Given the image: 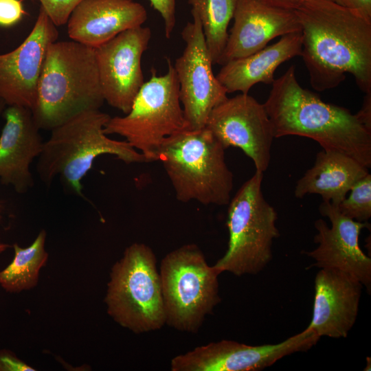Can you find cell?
<instances>
[{
	"mask_svg": "<svg viewBox=\"0 0 371 371\" xmlns=\"http://www.w3.org/2000/svg\"><path fill=\"white\" fill-rule=\"evenodd\" d=\"M294 12L312 87L335 88L348 73L361 91L371 93V19L332 0H303Z\"/></svg>",
	"mask_w": 371,
	"mask_h": 371,
	"instance_id": "obj_1",
	"label": "cell"
},
{
	"mask_svg": "<svg viewBox=\"0 0 371 371\" xmlns=\"http://www.w3.org/2000/svg\"><path fill=\"white\" fill-rule=\"evenodd\" d=\"M263 104L271 121L274 137H306L324 150L349 155L371 167V130L347 109L326 103L304 89L297 80L295 67L273 82Z\"/></svg>",
	"mask_w": 371,
	"mask_h": 371,
	"instance_id": "obj_2",
	"label": "cell"
},
{
	"mask_svg": "<svg viewBox=\"0 0 371 371\" xmlns=\"http://www.w3.org/2000/svg\"><path fill=\"white\" fill-rule=\"evenodd\" d=\"M104 102L94 48L73 40L50 44L31 110L39 129L51 131Z\"/></svg>",
	"mask_w": 371,
	"mask_h": 371,
	"instance_id": "obj_3",
	"label": "cell"
},
{
	"mask_svg": "<svg viewBox=\"0 0 371 371\" xmlns=\"http://www.w3.org/2000/svg\"><path fill=\"white\" fill-rule=\"evenodd\" d=\"M111 116L98 110L84 112L51 130L37 163L42 181L59 177L73 193L82 195V179L100 155H115L126 164L148 162L128 142L109 138L104 127Z\"/></svg>",
	"mask_w": 371,
	"mask_h": 371,
	"instance_id": "obj_4",
	"label": "cell"
},
{
	"mask_svg": "<svg viewBox=\"0 0 371 371\" xmlns=\"http://www.w3.org/2000/svg\"><path fill=\"white\" fill-rule=\"evenodd\" d=\"M225 150L205 127L188 128L166 138L155 161L161 163L178 201L225 205L233 189V175Z\"/></svg>",
	"mask_w": 371,
	"mask_h": 371,
	"instance_id": "obj_5",
	"label": "cell"
},
{
	"mask_svg": "<svg viewBox=\"0 0 371 371\" xmlns=\"http://www.w3.org/2000/svg\"><path fill=\"white\" fill-rule=\"evenodd\" d=\"M263 172L256 171L228 205L227 249L214 267L221 274L255 275L272 259L273 240L280 236L278 214L262 192Z\"/></svg>",
	"mask_w": 371,
	"mask_h": 371,
	"instance_id": "obj_6",
	"label": "cell"
},
{
	"mask_svg": "<svg viewBox=\"0 0 371 371\" xmlns=\"http://www.w3.org/2000/svg\"><path fill=\"white\" fill-rule=\"evenodd\" d=\"M105 303L108 314L135 333L166 324L159 272L150 247L135 243L126 248L111 269Z\"/></svg>",
	"mask_w": 371,
	"mask_h": 371,
	"instance_id": "obj_7",
	"label": "cell"
},
{
	"mask_svg": "<svg viewBox=\"0 0 371 371\" xmlns=\"http://www.w3.org/2000/svg\"><path fill=\"white\" fill-rule=\"evenodd\" d=\"M166 324L196 333L220 302L218 277L195 244L184 245L161 260L159 267Z\"/></svg>",
	"mask_w": 371,
	"mask_h": 371,
	"instance_id": "obj_8",
	"label": "cell"
},
{
	"mask_svg": "<svg viewBox=\"0 0 371 371\" xmlns=\"http://www.w3.org/2000/svg\"><path fill=\"white\" fill-rule=\"evenodd\" d=\"M166 60V73L157 76L152 68L150 79L140 88L129 112L111 117L104 127L106 135L124 137L148 162L155 161V153L166 138L190 128L181 105L174 66L169 58Z\"/></svg>",
	"mask_w": 371,
	"mask_h": 371,
	"instance_id": "obj_9",
	"label": "cell"
},
{
	"mask_svg": "<svg viewBox=\"0 0 371 371\" xmlns=\"http://www.w3.org/2000/svg\"><path fill=\"white\" fill-rule=\"evenodd\" d=\"M192 15V21L181 32L185 48L173 66L189 128L200 129L205 127L213 109L227 98V93L214 75L199 18L194 12Z\"/></svg>",
	"mask_w": 371,
	"mask_h": 371,
	"instance_id": "obj_10",
	"label": "cell"
},
{
	"mask_svg": "<svg viewBox=\"0 0 371 371\" xmlns=\"http://www.w3.org/2000/svg\"><path fill=\"white\" fill-rule=\"evenodd\" d=\"M319 337L306 328L301 333L276 344L250 346L233 340H221L200 346L174 357L172 371H257L282 358L305 352Z\"/></svg>",
	"mask_w": 371,
	"mask_h": 371,
	"instance_id": "obj_11",
	"label": "cell"
},
{
	"mask_svg": "<svg viewBox=\"0 0 371 371\" xmlns=\"http://www.w3.org/2000/svg\"><path fill=\"white\" fill-rule=\"evenodd\" d=\"M205 127L225 149H241L254 162L256 171L267 170L275 137L264 104L254 98L243 93L227 98L213 109Z\"/></svg>",
	"mask_w": 371,
	"mask_h": 371,
	"instance_id": "obj_12",
	"label": "cell"
},
{
	"mask_svg": "<svg viewBox=\"0 0 371 371\" xmlns=\"http://www.w3.org/2000/svg\"><path fill=\"white\" fill-rule=\"evenodd\" d=\"M150 38V29L142 25L94 48L104 102L124 114L144 83L142 58Z\"/></svg>",
	"mask_w": 371,
	"mask_h": 371,
	"instance_id": "obj_13",
	"label": "cell"
},
{
	"mask_svg": "<svg viewBox=\"0 0 371 371\" xmlns=\"http://www.w3.org/2000/svg\"><path fill=\"white\" fill-rule=\"evenodd\" d=\"M58 37L56 26L41 6L34 25L23 43L0 54V97L8 106L32 110L47 49Z\"/></svg>",
	"mask_w": 371,
	"mask_h": 371,
	"instance_id": "obj_14",
	"label": "cell"
},
{
	"mask_svg": "<svg viewBox=\"0 0 371 371\" xmlns=\"http://www.w3.org/2000/svg\"><path fill=\"white\" fill-rule=\"evenodd\" d=\"M320 214L328 218V227L323 219L315 222L317 234L314 237L317 247L306 252L315 260L314 266L344 272L365 286L368 291L371 286V259L360 247L359 235L368 227V222L352 220L342 214L337 205L322 202L319 207Z\"/></svg>",
	"mask_w": 371,
	"mask_h": 371,
	"instance_id": "obj_15",
	"label": "cell"
},
{
	"mask_svg": "<svg viewBox=\"0 0 371 371\" xmlns=\"http://www.w3.org/2000/svg\"><path fill=\"white\" fill-rule=\"evenodd\" d=\"M234 24L218 63L251 55L278 36L301 32L294 10L268 4L261 0H238Z\"/></svg>",
	"mask_w": 371,
	"mask_h": 371,
	"instance_id": "obj_16",
	"label": "cell"
},
{
	"mask_svg": "<svg viewBox=\"0 0 371 371\" xmlns=\"http://www.w3.org/2000/svg\"><path fill=\"white\" fill-rule=\"evenodd\" d=\"M362 287L344 272L321 269L315 278L313 317L307 328L319 337H346L357 317Z\"/></svg>",
	"mask_w": 371,
	"mask_h": 371,
	"instance_id": "obj_17",
	"label": "cell"
},
{
	"mask_svg": "<svg viewBox=\"0 0 371 371\" xmlns=\"http://www.w3.org/2000/svg\"><path fill=\"white\" fill-rule=\"evenodd\" d=\"M0 135V182L19 194L34 186L30 165L42 151L44 142L29 108L10 105L3 113Z\"/></svg>",
	"mask_w": 371,
	"mask_h": 371,
	"instance_id": "obj_18",
	"label": "cell"
},
{
	"mask_svg": "<svg viewBox=\"0 0 371 371\" xmlns=\"http://www.w3.org/2000/svg\"><path fill=\"white\" fill-rule=\"evenodd\" d=\"M147 17L145 8L133 0H82L69 17L67 34L71 40L95 48L142 26Z\"/></svg>",
	"mask_w": 371,
	"mask_h": 371,
	"instance_id": "obj_19",
	"label": "cell"
},
{
	"mask_svg": "<svg viewBox=\"0 0 371 371\" xmlns=\"http://www.w3.org/2000/svg\"><path fill=\"white\" fill-rule=\"evenodd\" d=\"M302 49V32L290 33L251 55L227 62L216 76L227 93H248L257 83L272 85L278 66L301 56Z\"/></svg>",
	"mask_w": 371,
	"mask_h": 371,
	"instance_id": "obj_20",
	"label": "cell"
},
{
	"mask_svg": "<svg viewBox=\"0 0 371 371\" xmlns=\"http://www.w3.org/2000/svg\"><path fill=\"white\" fill-rule=\"evenodd\" d=\"M368 173L367 167L349 155L323 149L317 154L313 166L297 181L295 196L317 194L323 202L338 206L352 187Z\"/></svg>",
	"mask_w": 371,
	"mask_h": 371,
	"instance_id": "obj_21",
	"label": "cell"
},
{
	"mask_svg": "<svg viewBox=\"0 0 371 371\" xmlns=\"http://www.w3.org/2000/svg\"><path fill=\"white\" fill-rule=\"evenodd\" d=\"M45 239L46 232L41 230L29 247L22 248L17 244L13 245V260L0 271V285L7 292H21L36 284L39 271L47 260Z\"/></svg>",
	"mask_w": 371,
	"mask_h": 371,
	"instance_id": "obj_22",
	"label": "cell"
},
{
	"mask_svg": "<svg viewBox=\"0 0 371 371\" xmlns=\"http://www.w3.org/2000/svg\"><path fill=\"white\" fill-rule=\"evenodd\" d=\"M197 14L213 65L218 64L228 38L227 27L238 0H188Z\"/></svg>",
	"mask_w": 371,
	"mask_h": 371,
	"instance_id": "obj_23",
	"label": "cell"
},
{
	"mask_svg": "<svg viewBox=\"0 0 371 371\" xmlns=\"http://www.w3.org/2000/svg\"><path fill=\"white\" fill-rule=\"evenodd\" d=\"M337 206L343 215L358 222L366 223L371 216V175L368 173L358 181Z\"/></svg>",
	"mask_w": 371,
	"mask_h": 371,
	"instance_id": "obj_24",
	"label": "cell"
},
{
	"mask_svg": "<svg viewBox=\"0 0 371 371\" xmlns=\"http://www.w3.org/2000/svg\"><path fill=\"white\" fill-rule=\"evenodd\" d=\"M52 21L57 26L67 24L69 17L82 0H38Z\"/></svg>",
	"mask_w": 371,
	"mask_h": 371,
	"instance_id": "obj_25",
	"label": "cell"
},
{
	"mask_svg": "<svg viewBox=\"0 0 371 371\" xmlns=\"http://www.w3.org/2000/svg\"><path fill=\"white\" fill-rule=\"evenodd\" d=\"M24 14L25 11L21 0H0V27L16 25Z\"/></svg>",
	"mask_w": 371,
	"mask_h": 371,
	"instance_id": "obj_26",
	"label": "cell"
},
{
	"mask_svg": "<svg viewBox=\"0 0 371 371\" xmlns=\"http://www.w3.org/2000/svg\"><path fill=\"white\" fill-rule=\"evenodd\" d=\"M150 5L161 15L164 34L170 38L176 25V0H148Z\"/></svg>",
	"mask_w": 371,
	"mask_h": 371,
	"instance_id": "obj_27",
	"label": "cell"
},
{
	"mask_svg": "<svg viewBox=\"0 0 371 371\" xmlns=\"http://www.w3.org/2000/svg\"><path fill=\"white\" fill-rule=\"evenodd\" d=\"M34 371L14 353L6 350H0V371Z\"/></svg>",
	"mask_w": 371,
	"mask_h": 371,
	"instance_id": "obj_28",
	"label": "cell"
},
{
	"mask_svg": "<svg viewBox=\"0 0 371 371\" xmlns=\"http://www.w3.org/2000/svg\"><path fill=\"white\" fill-rule=\"evenodd\" d=\"M345 8L358 11L366 18L371 19V0H332Z\"/></svg>",
	"mask_w": 371,
	"mask_h": 371,
	"instance_id": "obj_29",
	"label": "cell"
},
{
	"mask_svg": "<svg viewBox=\"0 0 371 371\" xmlns=\"http://www.w3.org/2000/svg\"><path fill=\"white\" fill-rule=\"evenodd\" d=\"M365 94L362 107L356 115L362 124L371 130V93Z\"/></svg>",
	"mask_w": 371,
	"mask_h": 371,
	"instance_id": "obj_30",
	"label": "cell"
},
{
	"mask_svg": "<svg viewBox=\"0 0 371 371\" xmlns=\"http://www.w3.org/2000/svg\"><path fill=\"white\" fill-rule=\"evenodd\" d=\"M268 4L283 8L286 9L295 10L300 3V0H261Z\"/></svg>",
	"mask_w": 371,
	"mask_h": 371,
	"instance_id": "obj_31",
	"label": "cell"
},
{
	"mask_svg": "<svg viewBox=\"0 0 371 371\" xmlns=\"http://www.w3.org/2000/svg\"><path fill=\"white\" fill-rule=\"evenodd\" d=\"M6 105L5 101L0 97V115L3 113Z\"/></svg>",
	"mask_w": 371,
	"mask_h": 371,
	"instance_id": "obj_32",
	"label": "cell"
},
{
	"mask_svg": "<svg viewBox=\"0 0 371 371\" xmlns=\"http://www.w3.org/2000/svg\"><path fill=\"white\" fill-rule=\"evenodd\" d=\"M9 247V245L0 241V254L5 251Z\"/></svg>",
	"mask_w": 371,
	"mask_h": 371,
	"instance_id": "obj_33",
	"label": "cell"
},
{
	"mask_svg": "<svg viewBox=\"0 0 371 371\" xmlns=\"http://www.w3.org/2000/svg\"><path fill=\"white\" fill-rule=\"evenodd\" d=\"M303 1V0H300V1Z\"/></svg>",
	"mask_w": 371,
	"mask_h": 371,
	"instance_id": "obj_34",
	"label": "cell"
}]
</instances>
